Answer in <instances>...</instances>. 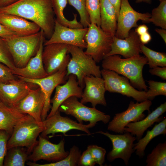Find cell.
Masks as SVG:
<instances>
[{
	"instance_id": "6da1fadb",
	"label": "cell",
	"mask_w": 166,
	"mask_h": 166,
	"mask_svg": "<svg viewBox=\"0 0 166 166\" xmlns=\"http://www.w3.org/2000/svg\"><path fill=\"white\" fill-rule=\"evenodd\" d=\"M0 13L14 14L32 21L49 39L54 30L55 19L51 0H19L0 7Z\"/></svg>"
},
{
	"instance_id": "7a4b0ae2",
	"label": "cell",
	"mask_w": 166,
	"mask_h": 166,
	"mask_svg": "<svg viewBox=\"0 0 166 166\" xmlns=\"http://www.w3.org/2000/svg\"><path fill=\"white\" fill-rule=\"evenodd\" d=\"M147 63V58L140 55L122 58L118 55H114L104 58L101 65L103 69L113 71L126 77L132 85L140 90L146 91L147 86L142 71L144 66Z\"/></svg>"
},
{
	"instance_id": "3957f363",
	"label": "cell",
	"mask_w": 166,
	"mask_h": 166,
	"mask_svg": "<svg viewBox=\"0 0 166 166\" xmlns=\"http://www.w3.org/2000/svg\"><path fill=\"white\" fill-rule=\"evenodd\" d=\"M43 34L41 29L39 32L30 35L2 38L7 46L16 67H24L35 55Z\"/></svg>"
},
{
	"instance_id": "277c9868",
	"label": "cell",
	"mask_w": 166,
	"mask_h": 166,
	"mask_svg": "<svg viewBox=\"0 0 166 166\" xmlns=\"http://www.w3.org/2000/svg\"><path fill=\"white\" fill-rule=\"evenodd\" d=\"M68 50L71 57L66 69V79L69 75H75L79 86L83 89L85 86V77L92 75L101 77L100 66L91 56L85 53L83 49L68 45Z\"/></svg>"
},
{
	"instance_id": "5b68a950",
	"label": "cell",
	"mask_w": 166,
	"mask_h": 166,
	"mask_svg": "<svg viewBox=\"0 0 166 166\" xmlns=\"http://www.w3.org/2000/svg\"><path fill=\"white\" fill-rule=\"evenodd\" d=\"M44 129L42 122L39 123L28 115L14 127L7 143L8 149L16 146L26 148L29 154L38 144L37 138Z\"/></svg>"
},
{
	"instance_id": "8992f818",
	"label": "cell",
	"mask_w": 166,
	"mask_h": 166,
	"mask_svg": "<svg viewBox=\"0 0 166 166\" xmlns=\"http://www.w3.org/2000/svg\"><path fill=\"white\" fill-rule=\"evenodd\" d=\"M58 110L67 115L75 117L79 123L83 121H89V128L95 126L97 122L101 121L106 124L109 122L110 115L97 109L96 108H90L78 101V98L72 96L65 100L60 105Z\"/></svg>"
},
{
	"instance_id": "52a82bcc",
	"label": "cell",
	"mask_w": 166,
	"mask_h": 166,
	"mask_svg": "<svg viewBox=\"0 0 166 166\" xmlns=\"http://www.w3.org/2000/svg\"><path fill=\"white\" fill-rule=\"evenodd\" d=\"M113 36L100 27L91 23L85 36L87 47L85 53L96 62L102 61L111 50Z\"/></svg>"
},
{
	"instance_id": "ba28073f",
	"label": "cell",
	"mask_w": 166,
	"mask_h": 166,
	"mask_svg": "<svg viewBox=\"0 0 166 166\" xmlns=\"http://www.w3.org/2000/svg\"><path fill=\"white\" fill-rule=\"evenodd\" d=\"M101 72L106 91L132 97L139 102L148 100L146 91L136 89L126 77L113 71L103 69Z\"/></svg>"
},
{
	"instance_id": "9c48e42d",
	"label": "cell",
	"mask_w": 166,
	"mask_h": 166,
	"mask_svg": "<svg viewBox=\"0 0 166 166\" xmlns=\"http://www.w3.org/2000/svg\"><path fill=\"white\" fill-rule=\"evenodd\" d=\"M68 45L53 43L44 45L42 59L48 76L66 69L70 59Z\"/></svg>"
},
{
	"instance_id": "30bf717a",
	"label": "cell",
	"mask_w": 166,
	"mask_h": 166,
	"mask_svg": "<svg viewBox=\"0 0 166 166\" xmlns=\"http://www.w3.org/2000/svg\"><path fill=\"white\" fill-rule=\"evenodd\" d=\"M152 104L151 100H147L135 103L131 101L127 109L122 112L115 114L113 119L109 122L107 128L109 131L123 134L126 125L131 122L142 120L145 117L144 112H149Z\"/></svg>"
},
{
	"instance_id": "8fae6325",
	"label": "cell",
	"mask_w": 166,
	"mask_h": 166,
	"mask_svg": "<svg viewBox=\"0 0 166 166\" xmlns=\"http://www.w3.org/2000/svg\"><path fill=\"white\" fill-rule=\"evenodd\" d=\"M151 14L142 13L134 10L128 0H121L120 10L117 18V29L115 36L120 39L127 37L132 27H137L139 20L144 22H150Z\"/></svg>"
},
{
	"instance_id": "7c38bea8",
	"label": "cell",
	"mask_w": 166,
	"mask_h": 166,
	"mask_svg": "<svg viewBox=\"0 0 166 166\" xmlns=\"http://www.w3.org/2000/svg\"><path fill=\"white\" fill-rule=\"evenodd\" d=\"M38 144L28 156V160L34 162L41 160L55 162L61 160L69 154L65 149V140L63 139L57 144H54L46 138L39 136Z\"/></svg>"
},
{
	"instance_id": "4fadbf2b",
	"label": "cell",
	"mask_w": 166,
	"mask_h": 166,
	"mask_svg": "<svg viewBox=\"0 0 166 166\" xmlns=\"http://www.w3.org/2000/svg\"><path fill=\"white\" fill-rule=\"evenodd\" d=\"M124 132L114 135L107 132L99 131L97 132L107 136L112 142L113 148L107 155L108 160L112 162L116 159L120 158L124 160L126 165H128L131 156L135 151L134 142L136 138L129 132Z\"/></svg>"
},
{
	"instance_id": "5bb4252c",
	"label": "cell",
	"mask_w": 166,
	"mask_h": 166,
	"mask_svg": "<svg viewBox=\"0 0 166 166\" xmlns=\"http://www.w3.org/2000/svg\"><path fill=\"white\" fill-rule=\"evenodd\" d=\"M88 28H72L63 26L56 20L53 33L44 42V45L53 43H61L77 46L82 49L87 47L85 38Z\"/></svg>"
},
{
	"instance_id": "9a60e30c",
	"label": "cell",
	"mask_w": 166,
	"mask_h": 166,
	"mask_svg": "<svg viewBox=\"0 0 166 166\" xmlns=\"http://www.w3.org/2000/svg\"><path fill=\"white\" fill-rule=\"evenodd\" d=\"M42 122L44 129L40 135L45 138L50 134L53 135L60 132L65 134L67 132L73 129L81 131L89 135L91 134L88 124L85 125L78 123L68 117L62 116L58 110L53 115L46 118Z\"/></svg>"
},
{
	"instance_id": "2e32d148",
	"label": "cell",
	"mask_w": 166,
	"mask_h": 166,
	"mask_svg": "<svg viewBox=\"0 0 166 166\" xmlns=\"http://www.w3.org/2000/svg\"><path fill=\"white\" fill-rule=\"evenodd\" d=\"M66 69L62 70L43 78L34 79L17 76L19 79L29 84L38 85L44 93L45 101L42 115V121L46 119L48 113L51 108V97L53 91L57 85L66 82Z\"/></svg>"
},
{
	"instance_id": "e0dca14e",
	"label": "cell",
	"mask_w": 166,
	"mask_h": 166,
	"mask_svg": "<svg viewBox=\"0 0 166 166\" xmlns=\"http://www.w3.org/2000/svg\"><path fill=\"white\" fill-rule=\"evenodd\" d=\"M45 101V94L39 87L35 89H31L27 95L13 108L21 113L30 115L38 122L42 123Z\"/></svg>"
},
{
	"instance_id": "ac0fdd59",
	"label": "cell",
	"mask_w": 166,
	"mask_h": 166,
	"mask_svg": "<svg viewBox=\"0 0 166 166\" xmlns=\"http://www.w3.org/2000/svg\"><path fill=\"white\" fill-rule=\"evenodd\" d=\"M84 81L85 88L80 102L83 104L90 102L93 108L97 104L106 106V90L103 78L91 75L85 77Z\"/></svg>"
},
{
	"instance_id": "d6986e66",
	"label": "cell",
	"mask_w": 166,
	"mask_h": 166,
	"mask_svg": "<svg viewBox=\"0 0 166 166\" xmlns=\"http://www.w3.org/2000/svg\"><path fill=\"white\" fill-rule=\"evenodd\" d=\"M67 79L63 85H58L55 88L54 97L50 100L52 104L51 110L46 118L53 115L62 103L69 98L75 96L78 98H81L83 89L79 86L76 76L71 74Z\"/></svg>"
},
{
	"instance_id": "ffe728a7",
	"label": "cell",
	"mask_w": 166,
	"mask_h": 166,
	"mask_svg": "<svg viewBox=\"0 0 166 166\" xmlns=\"http://www.w3.org/2000/svg\"><path fill=\"white\" fill-rule=\"evenodd\" d=\"M30 88L28 83L16 79L10 83H0V99L6 106L15 107L28 93Z\"/></svg>"
},
{
	"instance_id": "44dd1931",
	"label": "cell",
	"mask_w": 166,
	"mask_h": 166,
	"mask_svg": "<svg viewBox=\"0 0 166 166\" xmlns=\"http://www.w3.org/2000/svg\"><path fill=\"white\" fill-rule=\"evenodd\" d=\"M141 44L139 36L133 30H130L128 36L124 39L114 35L111 50L105 57L114 55H120L125 58L138 56L141 53Z\"/></svg>"
},
{
	"instance_id": "7402d4cb",
	"label": "cell",
	"mask_w": 166,
	"mask_h": 166,
	"mask_svg": "<svg viewBox=\"0 0 166 166\" xmlns=\"http://www.w3.org/2000/svg\"><path fill=\"white\" fill-rule=\"evenodd\" d=\"M45 38L43 34L35 55L30 59L25 66L22 68L16 67L12 71L14 75L33 79H40L48 76L44 68L42 59Z\"/></svg>"
},
{
	"instance_id": "603a6c76",
	"label": "cell",
	"mask_w": 166,
	"mask_h": 166,
	"mask_svg": "<svg viewBox=\"0 0 166 166\" xmlns=\"http://www.w3.org/2000/svg\"><path fill=\"white\" fill-rule=\"evenodd\" d=\"M0 23L21 36L32 34L41 30L35 23L12 14L0 13Z\"/></svg>"
},
{
	"instance_id": "cb8c5ba5",
	"label": "cell",
	"mask_w": 166,
	"mask_h": 166,
	"mask_svg": "<svg viewBox=\"0 0 166 166\" xmlns=\"http://www.w3.org/2000/svg\"><path fill=\"white\" fill-rule=\"evenodd\" d=\"M166 111V102L161 104L155 110L141 120L131 122L128 124L124 129L132 135L136 136L138 140L142 137L144 132L155 122L160 121V117Z\"/></svg>"
},
{
	"instance_id": "d4e9b609",
	"label": "cell",
	"mask_w": 166,
	"mask_h": 166,
	"mask_svg": "<svg viewBox=\"0 0 166 166\" xmlns=\"http://www.w3.org/2000/svg\"><path fill=\"white\" fill-rule=\"evenodd\" d=\"M28 115L6 106L0 101V130H5L11 136L14 127L23 121Z\"/></svg>"
},
{
	"instance_id": "484cf974",
	"label": "cell",
	"mask_w": 166,
	"mask_h": 166,
	"mask_svg": "<svg viewBox=\"0 0 166 166\" xmlns=\"http://www.w3.org/2000/svg\"><path fill=\"white\" fill-rule=\"evenodd\" d=\"M100 27L113 36L117 29V17L115 9L109 0H100Z\"/></svg>"
},
{
	"instance_id": "4316f807",
	"label": "cell",
	"mask_w": 166,
	"mask_h": 166,
	"mask_svg": "<svg viewBox=\"0 0 166 166\" xmlns=\"http://www.w3.org/2000/svg\"><path fill=\"white\" fill-rule=\"evenodd\" d=\"M166 134V118L156 124L150 130L147 132L146 135L140 138L136 144H134V149L137 155L140 158L144 155V151L147 146L151 140L160 135H165Z\"/></svg>"
},
{
	"instance_id": "83f0119b",
	"label": "cell",
	"mask_w": 166,
	"mask_h": 166,
	"mask_svg": "<svg viewBox=\"0 0 166 166\" xmlns=\"http://www.w3.org/2000/svg\"><path fill=\"white\" fill-rule=\"evenodd\" d=\"M52 7L56 16L55 20L61 25L72 28H84L77 20V14H73V19L69 20L65 17L64 10L66 7L68 0H51Z\"/></svg>"
},
{
	"instance_id": "f1b7e54d",
	"label": "cell",
	"mask_w": 166,
	"mask_h": 166,
	"mask_svg": "<svg viewBox=\"0 0 166 166\" xmlns=\"http://www.w3.org/2000/svg\"><path fill=\"white\" fill-rule=\"evenodd\" d=\"M29 154L23 147L16 146L8 149L5 157L3 166H24Z\"/></svg>"
},
{
	"instance_id": "f546056e",
	"label": "cell",
	"mask_w": 166,
	"mask_h": 166,
	"mask_svg": "<svg viewBox=\"0 0 166 166\" xmlns=\"http://www.w3.org/2000/svg\"><path fill=\"white\" fill-rule=\"evenodd\" d=\"M81 151L76 146H73L70 149L68 156L59 161L40 164L32 161H29L26 164L30 166H75L77 165L81 156Z\"/></svg>"
},
{
	"instance_id": "4dcf8cb0",
	"label": "cell",
	"mask_w": 166,
	"mask_h": 166,
	"mask_svg": "<svg viewBox=\"0 0 166 166\" xmlns=\"http://www.w3.org/2000/svg\"><path fill=\"white\" fill-rule=\"evenodd\" d=\"M147 166H166V142L159 143L147 156Z\"/></svg>"
},
{
	"instance_id": "1f68e13d",
	"label": "cell",
	"mask_w": 166,
	"mask_h": 166,
	"mask_svg": "<svg viewBox=\"0 0 166 166\" xmlns=\"http://www.w3.org/2000/svg\"><path fill=\"white\" fill-rule=\"evenodd\" d=\"M140 48L141 53L148 60V63L150 68L156 66L166 67V54L158 52L147 47L141 43Z\"/></svg>"
},
{
	"instance_id": "d6a6232c",
	"label": "cell",
	"mask_w": 166,
	"mask_h": 166,
	"mask_svg": "<svg viewBox=\"0 0 166 166\" xmlns=\"http://www.w3.org/2000/svg\"><path fill=\"white\" fill-rule=\"evenodd\" d=\"M160 2L158 6L152 10L149 21L156 26L166 29V0Z\"/></svg>"
},
{
	"instance_id": "836d02e7",
	"label": "cell",
	"mask_w": 166,
	"mask_h": 166,
	"mask_svg": "<svg viewBox=\"0 0 166 166\" xmlns=\"http://www.w3.org/2000/svg\"><path fill=\"white\" fill-rule=\"evenodd\" d=\"M68 2L78 12L80 17L79 22L83 27L88 28L91 22L86 8L85 0H68Z\"/></svg>"
},
{
	"instance_id": "e575fe53",
	"label": "cell",
	"mask_w": 166,
	"mask_h": 166,
	"mask_svg": "<svg viewBox=\"0 0 166 166\" xmlns=\"http://www.w3.org/2000/svg\"><path fill=\"white\" fill-rule=\"evenodd\" d=\"M85 5L91 23L100 27V0H85Z\"/></svg>"
},
{
	"instance_id": "d590c367",
	"label": "cell",
	"mask_w": 166,
	"mask_h": 166,
	"mask_svg": "<svg viewBox=\"0 0 166 166\" xmlns=\"http://www.w3.org/2000/svg\"><path fill=\"white\" fill-rule=\"evenodd\" d=\"M149 89L146 92L148 100H153L155 97L162 95L166 96V83L149 80L148 81Z\"/></svg>"
},
{
	"instance_id": "8d00e7d4",
	"label": "cell",
	"mask_w": 166,
	"mask_h": 166,
	"mask_svg": "<svg viewBox=\"0 0 166 166\" xmlns=\"http://www.w3.org/2000/svg\"><path fill=\"white\" fill-rule=\"evenodd\" d=\"M0 62L7 66L12 71L16 67L7 45L1 37H0Z\"/></svg>"
},
{
	"instance_id": "74e56055",
	"label": "cell",
	"mask_w": 166,
	"mask_h": 166,
	"mask_svg": "<svg viewBox=\"0 0 166 166\" xmlns=\"http://www.w3.org/2000/svg\"><path fill=\"white\" fill-rule=\"evenodd\" d=\"M96 164L102 166L105 160L106 150L103 148L97 145H91L87 147Z\"/></svg>"
},
{
	"instance_id": "f35d334b",
	"label": "cell",
	"mask_w": 166,
	"mask_h": 166,
	"mask_svg": "<svg viewBox=\"0 0 166 166\" xmlns=\"http://www.w3.org/2000/svg\"><path fill=\"white\" fill-rule=\"evenodd\" d=\"M10 136V135L5 130H0V166H3L7 151V142Z\"/></svg>"
},
{
	"instance_id": "ab89813d",
	"label": "cell",
	"mask_w": 166,
	"mask_h": 166,
	"mask_svg": "<svg viewBox=\"0 0 166 166\" xmlns=\"http://www.w3.org/2000/svg\"><path fill=\"white\" fill-rule=\"evenodd\" d=\"M12 71L7 66L0 62V83L9 84L15 79Z\"/></svg>"
},
{
	"instance_id": "60d3db41",
	"label": "cell",
	"mask_w": 166,
	"mask_h": 166,
	"mask_svg": "<svg viewBox=\"0 0 166 166\" xmlns=\"http://www.w3.org/2000/svg\"><path fill=\"white\" fill-rule=\"evenodd\" d=\"M96 164L91 153L87 149L81 155L77 165L93 166Z\"/></svg>"
},
{
	"instance_id": "b9f144b4",
	"label": "cell",
	"mask_w": 166,
	"mask_h": 166,
	"mask_svg": "<svg viewBox=\"0 0 166 166\" xmlns=\"http://www.w3.org/2000/svg\"><path fill=\"white\" fill-rule=\"evenodd\" d=\"M149 72L151 74L158 76L163 80L166 79V67H155L151 69Z\"/></svg>"
},
{
	"instance_id": "7bdbcfd3",
	"label": "cell",
	"mask_w": 166,
	"mask_h": 166,
	"mask_svg": "<svg viewBox=\"0 0 166 166\" xmlns=\"http://www.w3.org/2000/svg\"><path fill=\"white\" fill-rule=\"evenodd\" d=\"M21 36L14 32L0 23V37L9 38Z\"/></svg>"
},
{
	"instance_id": "ee69618b",
	"label": "cell",
	"mask_w": 166,
	"mask_h": 166,
	"mask_svg": "<svg viewBox=\"0 0 166 166\" xmlns=\"http://www.w3.org/2000/svg\"><path fill=\"white\" fill-rule=\"evenodd\" d=\"M139 36L140 42L144 45L148 44L152 39L151 35L148 32Z\"/></svg>"
},
{
	"instance_id": "f6af8a7d",
	"label": "cell",
	"mask_w": 166,
	"mask_h": 166,
	"mask_svg": "<svg viewBox=\"0 0 166 166\" xmlns=\"http://www.w3.org/2000/svg\"><path fill=\"white\" fill-rule=\"evenodd\" d=\"M148 28L146 25L142 24L138 26L134 31L140 36L148 32Z\"/></svg>"
},
{
	"instance_id": "bcb514c9",
	"label": "cell",
	"mask_w": 166,
	"mask_h": 166,
	"mask_svg": "<svg viewBox=\"0 0 166 166\" xmlns=\"http://www.w3.org/2000/svg\"><path fill=\"white\" fill-rule=\"evenodd\" d=\"M109 0L115 9L117 18L120 10L121 0Z\"/></svg>"
},
{
	"instance_id": "7dc6e473",
	"label": "cell",
	"mask_w": 166,
	"mask_h": 166,
	"mask_svg": "<svg viewBox=\"0 0 166 166\" xmlns=\"http://www.w3.org/2000/svg\"><path fill=\"white\" fill-rule=\"evenodd\" d=\"M155 31L162 37L165 44L166 43V30L163 29H156Z\"/></svg>"
},
{
	"instance_id": "c3c4849f",
	"label": "cell",
	"mask_w": 166,
	"mask_h": 166,
	"mask_svg": "<svg viewBox=\"0 0 166 166\" xmlns=\"http://www.w3.org/2000/svg\"><path fill=\"white\" fill-rule=\"evenodd\" d=\"M19 0H0V7L10 5Z\"/></svg>"
},
{
	"instance_id": "681fc988",
	"label": "cell",
	"mask_w": 166,
	"mask_h": 166,
	"mask_svg": "<svg viewBox=\"0 0 166 166\" xmlns=\"http://www.w3.org/2000/svg\"><path fill=\"white\" fill-rule=\"evenodd\" d=\"M144 2L148 4H150L151 3V0H136V3H140L141 2Z\"/></svg>"
},
{
	"instance_id": "f907efd6",
	"label": "cell",
	"mask_w": 166,
	"mask_h": 166,
	"mask_svg": "<svg viewBox=\"0 0 166 166\" xmlns=\"http://www.w3.org/2000/svg\"><path fill=\"white\" fill-rule=\"evenodd\" d=\"M160 1H162V0H159Z\"/></svg>"
},
{
	"instance_id": "816d5d0a",
	"label": "cell",
	"mask_w": 166,
	"mask_h": 166,
	"mask_svg": "<svg viewBox=\"0 0 166 166\" xmlns=\"http://www.w3.org/2000/svg\"><path fill=\"white\" fill-rule=\"evenodd\" d=\"M1 101L0 99V101Z\"/></svg>"
}]
</instances>
